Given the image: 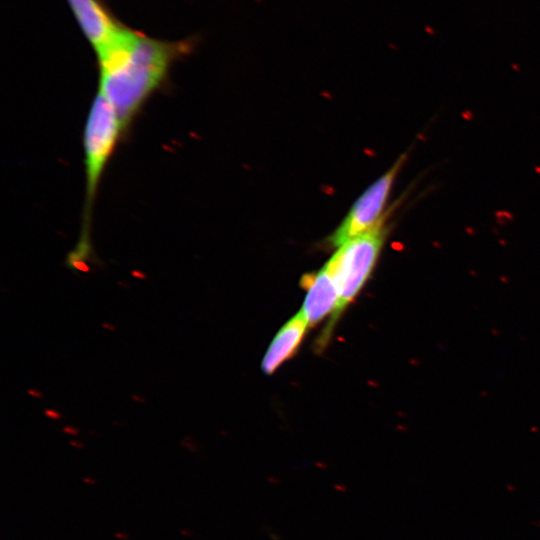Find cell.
<instances>
[{"mask_svg":"<svg viewBox=\"0 0 540 540\" xmlns=\"http://www.w3.org/2000/svg\"><path fill=\"white\" fill-rule=\"evenodd\" d=\"M199 35L179 40L151 37L127 25L95 51L98 92L126 129L150 95L168 78L173 65L197 47Z\"/></svg>","mask_w":540,"mask_h":540,"instance_id":"6da1fadb","label":"cell"},{"mask_svg":"<svg viewBox=\"0 0 540 540\" xmlns=\"http://www.w3.org/2000/svg\"><path fill=\"white\" fill-rule=\"evenodd\" d=\"M123 129L109 102L98 92L90 108L84 130L86 167L85 209L80 240L69 253L74 261H85L92 253L89 242V223L95 195L105 167Z\"/></svg>","mask_w":540,"mask_h":540,"instance_id":"7a4b0ae2","label":"cell"},{"mask_svg":"<svg viewBox=\"0 0 540 540\" xmlns=\"http://www.w3.org/2000/svg\"><path fill=\"white\" fill-rule=\"evenodd\" d=\"M385 218L372 230L341 246L325 264L339 293L336 315L356 297L372 273L386 238Z\"/></svg>","mask_w":540,"mask_h":540,"instance_id":"3957f363","label":"cell"},{"mask_svg":"<svg viewBox=\"0 0 540 540\" xmlns=\"http://www.w3.org/2000/svg\"><path fill=\"white\" fill-rule=\"evenodd\" d=\"M406 155L398 160L355 201L340 225L328 239L333 247L367 233L375 228L384 218L387 204L395 178L402 167Z\"/></svg>","mask_w":540,"mask_h":540,"instance_id":"277c9868","label":"cell"},{"mask_svg":"<svg viewBox=\"0 0 540 540\" xmlns=\"http://www.w3.org/2000/svg\"><path fill=\"white\" fill-rule=\"evenodd\" d=\"M83 35L95 50L124 25L105 0H66Z\"/></svg>","mask_w":540,"mask_h":540,"instance_id":"5b68a950","label":"cell"},{"mask_svg":"<svg viewBox=\"0 0 540 540\" xmlns=\"http://www.w3.org/2000/svg\"><path fill=\"white\" fill-rule=\"evenodd\" d=\"M302 284L307 293L301 313L309 326L316 325L330 313L335 315L339 293L326 265L316 273L305 275Z\"/></svg>","mask_w":540,"mask_h":540,"instance_id":"8992f818","label":"cell"},{"mask_svg":"<svg viewBox=\"0 0 540 540\" xmlns=\"http://www.w3.org/2000/svg\"><path fill=\"white\" fill-rule=\"evenodd\" d=\"M308 327L309 325L301 311L281 327L262 361V369L266 374L274 373L296 352Z\"/></svg>","mask_w":540,"mask_h":540,"instance_id":"52a82bcc","label":"cell"},{"mask_svg":"<svg viewBox=\"0 0 540 540\" xmlns=\"http://www.w3.org/2000/svg\"><path fill=\"white\" fill-rule=\"evenodd\" d=\"M45 415L53 420H59L61 418V415L59 412L53 410V409H47L45 410Z\"/></svg>","mask_w":540,"mask_h":540,"instance_id":"ba28073f","label":"cell"},{"mask_svg":"<svg viewBox=\"0 0 540 540\" xmlns=\"http://www.w3.org/2000/svg\"><path fill=\"white\" fill-rule=\"evenodd\" d=\"M63 430L68 434H72V435L78 434V430L73 427H65Z\"/></svg>","mask_w":540,"mask_h":540,"instance_id":"9c48e42d","label":"cell"},{"mask_svg":"<svg viewBox=\"0 0 540 540\" xmlns=\"http://www.w3.org/2000/svg\"><path fill=\"white\" fill-rule=\"evenodd\" d=\"M28 393L34 395L35 397H40L41 395L39 392H36L34 390H29Z\"/></svg>","mask_w":540,"mask_h":540,"instance_id":"30bf717a","label":"cell"}]
</instances>
